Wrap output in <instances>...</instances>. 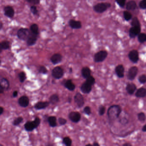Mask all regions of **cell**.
Here are the masks:
<instances>
[{
  "mask_svg": "<svg viewBox=\"0 0 146 146\" xmlns=\"http://www.w3.org/2000/svg\"><path fill=\"white\" fill-rule=\"evenodd\" d=\"M122 112V109L119 105H114L110 106L107 112L108 119L113 121L119 118Z\"/></svg>",
  "mask_w": 146,
  "mask_h": 146,
  "instance_id": "obj_1",
  "label": "cell"
},
{
  "mask_svg": "<svg viewBox=\"0 0 146 146\" xmlns=\"http://www.w3.org/2000/svg\"><path fill=\"white\" fill-rule=\"evenodd\" d=\"M31 33V32L28 29L22 28L18 30L17 36L20 39L23 41H27Z\"/></svg>",
  "mask_w": 146,
  "mask_h": 146,
  "instance_id": "obj_2",
  "label": "cell"
},
{
  "mask_svg": "<svg viewBox=\"0 0 146 146\" xmlns=\"http://www.w3.org/2000/svg\"><path fill=\"white\" fill-rule=\"evenodd\" d=\"M111 4L109 3H99L94 6V10L98 13H102L105 12L106 9L111 6Z\"/></svg>",
  "mask_w": 146,
  "mask_h": 146,
  "instance_id": "obj_3",
  "label": "cell"
},
{
  "mask_svg": "<svg viewBox=\"0 0 146 146\" xmlns=\"http://www.w3.org/2000/svg\"><path fill=\"white\" fill-rule=\"evenodd\" d=\"M108 53L105 50H102L98 52L95 54V62H102L106 59Z\"/></svg>",
  "mask_w": 146,
  "mask_h": 146,
  "instance_id": "obj_4",
  "label": "cell"
},
{
  "mask_svg": "<svg viewBox=\"0 0 146 146\" xmlns=\"http://www.w3.org/2000/svg\"><path fill=\"white\" fill-rule=\"evenodd\" d=\"M64 74L63 69L60 67H56L52 71V75L56 79L62 78L64 75Z\"/></svg>",
  "mask_w": 146,
  "mask_h": 146,
  "instance_id": "obj_5",
  "label": "cell"
},
{
  "mask_svg": "<svg viewBox=\"0 0 146 146\" xmlns=\"http://www.w3.org/2000/svg\"><path fill=\"white\" fill-rule=\"evenodd\" d=\"M68 117L72 122L77 123L80 121L81 118V114L77 112H72L69 114Z\"/></svg>",
  "mask_w": 146,
  "mask_h": 146,
  "instance_id": "obj_6",
  "label": "cell"
},
{
  "mask_svg": "<svg viewBox=\"0 0 146 146\" xmlns=\"http://www.w3.org/2000/svg\"><path fill=\"white\" fill-rule=\"evenodd\" d=\"M74 100L79 108H81L84 105V98L81 94L80 93H77L75 95Z\"/></svg>",
  "mask_w": 146,
  "mask_h": 146,
  "instance_id": "obj_7",
  "label": "cell"
},
{
  "mask_svg": "<svg viewBox=\"0 0 146 146\" xmlns=\"http://www.w3.org/2000/svg\"><path fill=\"white\" fill-rule=\"evenodd\" d=\"M138 72V68L136 66L132 67L130 68L128 73V78L130 80H134Z\"/></svg>",
  "mask_w": 146,
  "mask_h": 146,
  "instance_id": "obj_8",
  "label": "cell"
},
{
  "mask_svg": "<svg viewBox=\"0 0 146 146\" xmlns=\"http://www.w3.org/2000/svg\"><path fill=\"white\" fill-rule=\"evenodd\" d=\"M128 57L133 63H136L139 60V55L138 52L136 50H133L129 53Z\"/></svg>",
  "mask_w": 146,
  "mask_h": 146,
  "instance_id": "obj_9",
  "label": "cell"
},
{
  "mask_svg": "<svg viewBox=\"0 0 146 146\" xmlns=\"http://www.w3.org/2000/svg\"><path fill=\"white\" fill-rule=\"evenodd\" d=\"M140 27H132L129 30V36L131 38H134L140 33Z\"/></svg>",
  "mask_w": 146,
  "mask_h": 146,
  "instance_id": "obj_10",
  "label": "cell"
},
{
  "mask_svg": "<svg viewBox=\"0 0 146 146\" xmlns=\"http://www.w3.org/2000/svg\"><path fill=\"white\" fill-rule=\"evenodd\" d=\"M37 35L31 32V33L29 35L28 39L27 40V44L28 46H32L35 44L36 41H37Z\"/></svg>",
  "mask_w": 146,
  "mask_h": 146,
  "instance_id": "obj_11",
  "label": "cell"
},
{
  "mask_svg": "<svg viewBox=\"0 0 146 146\" xmlns=\"http://www.w3.org/2000/svg\"><path fill=\"white\" fill-rule=\"evenodd\" d=\"M4 12H5V15L6 16L9 18H12L13 17L15 12L14 10L11 6H6L4 8Z\"/></svg>",
  "mask_w": 146,
  "mask_h": 146,
  "instance_id": "obj_12",
  "label": "cell"
},
{
  "mask_svg": "<svg viewBox=\"0 0 146 146\" xmlns=\"http://www.w3.org/2000/svg\"><path fill=\"white\" fill-rule=\"evenodd\" d=\"M19 105L22 107H26L29 103V100L28 97L23 96L21 97L18 101Z\"/></svg>",
  "mask_w": 146,
  "mask_h": 146,
  "instance_id": "obj_13",
  "label": "cell"
},
{
  "mask_svg": "<svg viewBox=\"0 0 146 146\" xmlns=\"http://www.w3.org/2000/svg\"><path fill=\"white\" fill-rule=\"evenodd\" d=\"M62 59V56L59 53H56L53 55L51 58V61L52 63L54 65L58 64L61 62Z\"/></svg>",
  "mask_w": 146,
  "mask_h": 146,
  "instance_id": "obj_14",
  "label": "cell"
},
{
  "mask_svg": "<svg viewBox=\"0 0 146 146\" xmlns=\"http://www.w3.org/2000/svg\"><path fill=\"white\" fill-rule=\"evenodd\" d=\"M81 92L84 94H89L92 90V86L86 82L84 83L81 87Z\"/></svg>",
  "mask_w": 146,
  "mask_h": 146,
  "instance_id": "obj_15",
  "label": "cell"
},
{
  "mask_svg": "<svg viewBox=\"0 0 146 146\" xmlns=\"http://www.w3.org/2000/svg\"><path fill=\"white\" fill-rule=\"evenodd\" d=\"M115 72L118 77L119 78H122L124 77V67L122 65H118L115 68Z\"/></svg>",
  "mask_w": 146,
  "mask_h": 146,
  "instance_id": "obj_16",
  "label": "cell"
},
{
  "mask_svg": "<svg viewBox=\"0 0 146 146\" xmlns=\"http://www.w3.org/2000/svg\"><path fill=\"white\" fill-rule=\"evenodd\" d=\"M49 103H50L48 102H38L34 105V107L35 109L37 110L45 109L49 106Z\"/></svg>",
  "mask_w": 146,
  "mask_h": 146,
  "instance_id": "obj_17",
  "label": "cell"
},
{
  "mask_svg": "<svg viewBox=\"0 0 146 146\" xmlns=\"http://www.w3.org/2000/svg\"><path fill=\"white\" fill-rule=\"evenodd\" d=\"M69 25L71 28L75 29H78L81 27V23L79 21H76L71 19L69 21Z\"/></svg>",
  "mask_w": 146,
  "mask_h": 146,
  "instance_id": "obj_18",
  "label": "cell"
},
{
  "mask_svg": "<svg viewBox=\"0 0 146 146\" xmlns=\"http://www.w3.org/2000/svg\"><path fill=\"white\" fill-rule=\"evenodd\" d=\"M24 127L25 130L28 132L32 131L35 129L33 121H28L26 122L24 125Z\"/></svg>",
  "mask_w": 146,
  "mask_h": 146,
  "instance_id": "obj_19",
  "label": "cell"
},
{
  "mask_svg": "<svg viewBox=\"0 0 146 146\" xmlns=\"http://www.w3.org/2000/svg\"><path fill=\"white\" fill-rule=\"evenodd\" d=\"M126 89L129 95H132L136 89V86L133 83H128L126 86Z\"/></svg>",
  "mask_w": 146,
  "mask_h": 146,
  "instance_id": "obj_20",
  "label": "cell"
},
{
  "mask_svg": "<svg viewBox=\"0 0 146 146\" xmlns=\"http://www.w3.org/2000/svg\"><path fill=\"white\" fill-rule=\"evenodd\" d=\"M64 85L66 89L71 91H73L75 88V85L73 83L71 80H68L65 81Z\"/></svg>",
  "mask_w": 146,
  "mask_h": 146,
  "instance_id": "obj_21",
  "label": "cell"
},
{
  "mask_svg": "<svg viewBox=\"0 0 146 146\" xmlns=\"http://www.w3.org/2000/svg\"><path fill=\"white\" fill-rule=\"evenodd\" d=\"M91 71L89 68L87 67H85L83 68L81 70V74L82 77L85 79L87 78L90 76Z\"/></svg>",
  "mask_w": 146,
  "mask_h": 146,
  "instance_id": "obj_22",
  "label": "cell"
},
{
  "mask_svg": "<svg viewBox=\"0 0 146 146\" xmlns=\"http://www.w3.org/2000/svg\"><path fill=\"white\" fill-rule=\"evenodd\" d=\"M10 86L9 81L6 79L3 78L1 80L0 87H2L5 90H7Z\"/></svg>",
  "mask_w": 146,
  "mask_h": 146,
  "instance_id": "obj_23",
  "label": "cell"
},
{
  "mask_svg": "<svg viewBox=\"0 0 146 146\" xmlns=\"http://www.w3.org/2000/svg\"><path fill=\"white\" fill-rule=\"evenodd\" d=\"M48 122L49 123L51 127H56L57 125V118L56 117L50 116L48 118Z\"/></svg>",
  "mask_w": 146,
  "mask_h": 146,
  "instance_id": "obj_24",
  "label": "cell"
},
{
  "mask_svg": "<svg viewBox=\"0 0 146 146\" xmlns=\"http://www.w3.org/2000/svg\"><path fill=\"white\" fill-rule=\"evenodd\" d=\"M135 95L137 97H144L146 96V89L143 88H140L137 90Z\"/></svg>",
  "mask_w": 146,
  "mask_h": 146,
  "instance_id": "obj_25",
  "label": "cell"
},
{
  "mask_svg": "<svg viewBox=\"0 0 146 146\" xmlns=\"http://www.w3.org/2000/svg\"><path fill=\"white\" fill-rule=\"evenodd\" d=\"M10 47V43L8 41H4L0 44V52H2V50H7Z\"/></svg>",
  "mask_w": 146,
  "mask_h": 146,
  "instance_id": "obj_26",
  "label": "cell"
},
{
  "mask_svg": "<svg viewBox=\"0 0 146 146\" xmlns=\"http://www.w3.org/2000/svg\"><path fill=\"white\" fill-rule=\"evenodd\" d=\"M137 6L136 2L133 0L128 2L126 5V9L128 10H134Z\"/></svg>",
  "mask_w": 146,
  "mask_h": 146,
  "instance_id": "obj_27",
  "label": "cell"
},
{
  "mask_svg": "<svg viewBox=\"0 0 146 146\" xmlns=\"http://www.w3.org/2000/svg\"><path fill=\"white\" fill-rule=\"evenodd\" d=\"M49 100H50V103H52V104H55L59 102V97L58 95L54 94L51 96Z\"/></svg>",
  "mask_w": 146,
  "mask_h": 146,
  "instance_id": "obj_28",
  "label": "cell"
},
{
  "mask_svg": "<svg viewBox=\"0 0 146 146\" xmlns=\"http://www.w3.org/2000/svg\"><path fill=\"white\" fill-rule=\"evenodd\" d=\"M30 30L33 33L38 35L39 34V28L37 24H33L30 27Z\"/></svg>",
  "mask_w": 146,
  "mask_h": 146,
  "instance_id": "obj_29",
  "label": "cell"
},
{
  "mask_svg": "<svg viewBox=\"0 0 146 146\" xmlns=\"http://www.w3.org/2000/svg\"><path fill=\"white\" fill-rule=\"evenodd\" d=\"M63 142L66 146H72V141L69 137H65L63 140Z\"/></svg>",
  "mask_w": 146,
  "mask_h": 146,
  "instance_id": "obj_30",
  "label": "cell"
},
{
  "mask_svg": "<svg viewBox=\"0 0 146 146\" xmlns=\"http://www.w3.org/2000/svg\"><path fill=\"white\" fill-rule=\"evenodd\" d=\"M138 40L140 43L144 42L146 41V34L144 33H140L138 35Z\"/></svg>",
  "mask_w": 146,
  "mask_h": 146,
  "instance_id": "obj_31",
  "label": "cell"
},
{
  "mask_svg": "<svg viewBox=\"0 0 146 146\" xmlns=\"http://www.w3.org/2000/svg\"><path fill=\"white\" fill-rule=\"evenodd\" d=\"M23 120V118L22 117H19L16 118L13 122V124L15 126H17L22 122Z\"/></svg>",
  "mask_w": 146,
  "mask_h": 146,
  "instance_id": "obj_32",
  "label": "cell"
},
{
  "mask_svg": "<svg viewBox=\"0 0 146 146\" xmlns=\"http://www.w3.org/2000/svg\"><path fill=\"white\" fill-rule=\"evenodd\" d=\"M131 24L132 27H140L138 19L136 17H134L133 18Z\"/></svg>",
  "mask_w": 146,
  "mask_h": 146,
  "instance_id": "obj_33",
  "label": "cell"
},
{
  "mask_svg": "<svg viewBox=\"0 0 146 146\" xmlns=\"http://www.w3.org/2000/svg\"><path fill=\"white\" fill-rule=\"evenodd\" d=\"M86 82L88 83L89 84H90L91 86H93L95 83V80L93 77H92L91 76H90L86 79Z\"/></svg>",
  "mask_w": 146,
  "mask_h": 146,
  "instance_id": "obj_34",
  "label": "cell"
},
{
  "mask_svg": "<svg viewBox=\"0 0 146 146\" xmlns=\"http://www.w3.org/2000/svg\"><path fill=\"white\" fill-rule=\"evenodd\" d=\"M138 119L140 121H144L146 119V115L143 112H140L137 115Z\"/></svg>",
  "mask_w": 146,
  "mask_h": 146,
  "instance_id": "obj_35",
  "label": "cell"
},
{
  "mask_svg": "<svg viewBox=\"0 0 146 146\" xmlns=\"http://www.w3.org/2000/svg\"><path fill=\"white\" fill-rule=\"evenodd\" d=\"M19 80L21 83H23L24 81H25V79H26V75L25 73L24 72H22L20 73L19 75Z\"/></svg>",
  "mask_w": 146,
  "mask_h": 146,
  "instance_id": "obj_36",
  "label": "cell"
},
{
  "mask_svg": "<svg viewBox=\"0 0 146 146\" xmlns=\"http://www.w3.org/2000/svg\"><path fill=\"white\" fill-rule=\"evenodd\" d=\"M124 18L126 20V21H129V20L131 19V14L130 13V12H128V11H125L124 12Z\"/></svg>",
  "mask_w": 146,
  "mask_h": 146,
  "instance_id": "obj_37",
  "label": "cell"
},
{
  "mask_svg": "<svg viewBox=\"0 0 146 146\" xmlns=\"http://www.w3.org/2000/svg\"><path fill=\"white\" fill-rule=\"evenodd\" d=\"M33 123L34 124L35 129H36L37 127H38L39 126L40 124L41 120H40V118L39 117H36L35 118L34 121H33Z\"/></svg>",
  "mask_w": 146,
  "mask_h": 146,
  "instance_id": "obj_38",
  "label": "cell"
},
{
  "mask_svg": "<svg viewBox=\"0 0 146 146\" xmlns=\"http://www.w3.org/2000/svg\"><path fill=\"white\" fill-rule=\"evenodd\" d=\"M39 72L40 74H46L48 72V70L46 67L44 66H41L40 67L39 70Z\"/></svg>",
  "mask_w": 146,
  "mask_h": 146,
  "instance_id": "obj_39",
  "label": "cell"
},
{
  "mask_svg": "<svg viewBox=\"0 0 146 146\" xmlns=\"http://www.w3.org/2000/svg\"><path fill=\"white\" fill-rule=\"evenodd\" d=\"M138 80L140 83L142 84H144L146 82V75H140L139 77Z\"/></svg>",
  "mask_w": 146,
  "mask_h": 146,
  "instance_id": "obj_40",
  "label": "cell"
},
{
  "mask_svg": "<svg viewBox=\"0 0 146 146\" xmlns=\"http://www.w3.org/2000/svg\"><path fill=\"white\" fill-rule=\"evenodd\" d=\"M105 106H101L99 107V115L101 116L105 114Z\"/></svg>",
  "mask_w": 146,
  "mask_h": 146,
  "instance_id": "obj_41",
  "label": "cell"
},
{
  "mask_svg": "<svg viewBox=\"0 0 146 146\" xmlns=\"http://www.w3.org/2000/svg\"><path fill=\"white\" fill-rule=\"evenodd\" d=\"M58 123L61 125H64L67 123V120L65 118H58Z\"/></svg>",
  "mask_w": 146,
  "mask_h": 146,
  "instance_id": "obj_42",
  "label": "cell"
},
{
  "mask_svg": "<svg viewBox=\"0 0 146 146\" xmlns=\"http://www.w3.org/2000/svg\"><path fill=\"white\" fill-rule=\"evenodd\" d=\"M84 113L87 115H90L91 114V109L89 106H87L85 107L84 109Z\"/></svg>",
  "mask_w": 146,
  "mask_h": 146,
  "instance_id": "obj_43",
  "label": "cell"
},
{
  "mask_svg": "<svg viewBox=\"0 0 146 146\" xmlns=\"http://www.w3.org/2000/svg\"><path fill=\"white\" fill-rule=\"evenodd\" d=\"M139 6L141 9H146V0H142L140 1Z\"/></svg>",
  "mask_w": 146,
  "mask_h": 146,
  "instance_id": "obj_44",
  "label": "cell"
},
{
  "mask_svg": "<svg viewBox=\"0 0 146 146\" xmlns=\"http://www.w3.org/2000/svg\"><path fill=\"white\" fill-rule=\"evenodd\" d=\"M118 4L120 6L123 7L125 4V0H116Z\"/></svg>",
  "mask_w": 146,
  "mask_h": 146,
  "instance_id": "obj_45",
  "label": "cell"
},
{
  "mask_svg": "<svg viewBox=\"0 0 146 146\" xmlns=\"http://www.w3.org/2000/svg\"><path fill=\"white\" fill-rule=\"evenodd\" d=\"M30 9H31V12H32L33 14H34V15L37 14L38 10H37V8L35 6H31V8H30Z\"/></svg>",
  "mask_w": 146,
  "mask_h": 146,
  "instance_id": "obj_46",
  "label": "cell"
},
{
  "mask_svg": "<svg viewBox=\"0 0 146 146\" xmlns=\"http://www.w3.org/2000/svg\"><path fill=\"white\" fill-rule=\"evenodd\" d=\"M29 3L34 4H38L40 3V0H27Z\"/></svg>",
  "mask_w": 146,
  "mask_h": 146,
  "instance_id": "obj_47",
  "label": "cell"
},
{
  "mask_svg": "<svg viewBox=\"0 0 146 146\" xmlns=\"http://www.w3.org/2000/svg\"><path fill=\"white\" fill-rule=\"evenodd\" d=\"M119 122H120L121 124H126L128 122V120L127 119V118H121L120 120H119Z\"/></svg>",
  "mask_w": 146,
  "mask_h": 146,
  "instance_id": "obj_48",
  "label": "cell"
},
{
  "mask_svg": "<svg viewBox=\"0 0 146 146\" xmlns=\"http://www.w3.org/2000/svg\"><path fill=\"white\" fill-rule=\"evenodd\" d=\"M18 92L17 91H14V92H13V97H17V96H18Z\"/></svg>",
  "mask_w": 146,
  "mask_h": 146,
  "instance_id": "obj_49",
  "label": "cell"
},
{
  "mask_svg": "<svg viewBox=\"0 0 146 146\" xmlns=\"http://www.w3.org/2000/svg\"><path fill=\"white\" fill-rule=\"evenodd\" d=\"M4 111V108L2 107H0V115H2V114L3 113Z\"/></svg>",
  "mask_w": 146,
  "mask_h": 146,
  "instance_id": "obj_50",
  "label": "cell"
},
{
  "mask_svg": "<svg viewBox=\"0 0 146 146\" xmlns=\"http://www.w3.org/2000/svg\"><path fill=\"white\" fill-rule=\"evenodd\" d=\"M142 131L143 132H146V124L143 126V127L142 128Z\"/></svg>",
  "mask_w": 146,
  "mask_h": 146,
  "instance_id": "obj_51",
  "label": "cell"
},
{
  "mask_svg": "<svg viewBox=\"0 0 146 146\" xmlns=\"http://www.w3.org/2000/svg\"><path fill=\"white\" fill-rule=\"evenodd\" d=\"M122 146H132L131 145V144L130 143H125Z\"/></svg>",
  "mask_w": 146,
  "mask_h": 146,
  "instance_id": "obj_52",
  "label": "cell"
},
{
  "mask_svg": "<svg viewBox=\"0 0 146 146\" xmlns=\"http://www.w3.org/2000/svg\"><path fill=\"white\" fill-rule=\"evenodd\" d=\"M93 146H100L99 144L97 142H95L93 144Z\"/></svg>",
  "mask_w": 146,
  "mask_h": 146,
  "instance_id": "obj_53",
  "label": "cell"
},
{
  "mask_svg": "<svg viewBox=\"0 0 146 146\" xmlns=\"http://www.w3.org/2000/svg\"><path fill=\"white\" fill-rule=\"evenodd\" d=\"M46 146H54L53 144L52 143H49L48 144V145Z\"/></svg>",
  "mask_w": 146,
  "mask_h": 146,
  "instance_id": "obj_54",
  "label": "cell"
},
{
  "mask_svg": "<svg viewBox=\"0 0 146 146\" xmlns=\"http://www.w3.org/2000/svg\"><path fill=\"white\" fill-rule=\"evenodd\" d=\"M2 27H3V24L2 23V22H1V23H0V29H2Z\"/></svg>",
  "mask_w": 146,
  "mask_h": 146,
  "instance_id": "obj_55",
  "label": "cell"
},
{
  "mask_svg": "<svg viewBox=\"0 0 146 146\" xmlns=\"http://www.w3.org/2000/svg\"><path fill=\"white\" fill-rule=\"evenodd\" d=\"M85 146H93V145H91V144H87Z\"/></svg>",
  "mask_w": 146,
  "mask_h": 146,
  "instance_id": "obj_56",
  "label": "cell"
},
{
  "mask_svg": "<svg viewBox=\"0 0 146 146\" xmlns=\"http://www.w3.org/2000/svg\"><path fill=\"white\" fill-rule=\"evenodd\" d=\"M72 68H70V72H72Z\"/></svg>",
  "mask_w": 146,
  "mask_h": 146,
  "instance_id": "obj_57",
  "label": "cell"
},
{
  "mask_svg": "<svg viewBox=\"0 0 146 146\" xmlns=\"http://www.w3.org/2000/svg\"><path fill=\"white\" fill-rule=\"evenodd\" d=\"M0 146H3V145H2V144H1V145H0Z\"/></svg>",
  "mask_w": 146,
  "mask_h": 146,
  "instance_id": "obj_58",
  "label": "cell"
}]
</instances>
